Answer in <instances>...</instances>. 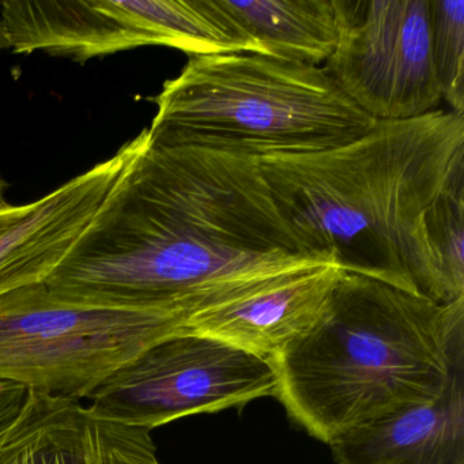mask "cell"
Returning <instances> with one entry per match:
<instances>
[{
	"mask_svg": "<svg viewBox=\"0 0 464 464\" xmlns=\"http://www.w3.org/2000/svg\"><path fill=\"white\" fill-rule=\"evenodd\" d=\"M334 265L304 248L259 159L145 138L85 232L45 279L100 305L192 314Z\"/></svg>",
	"mask_w": 464,
	"mask_h": 464,
	"instance_id": "obj_1",
	"label": "cell"
},
{
	"mask_svg": "<svg viewBox=\"0 0 464 464\" xmlns=\"http://www.w3.org/2000/svg\"><path fill=\"white\" fill-rule=\"evenodd\" d=\"M306 251L342 270L452 305L431 243L442 200L464 188V115L377 121L319 153L259 157Z\"/></svg>",
	"mask_w": 464,
	"mask_h": 464,
	"instance_id": "obj_2",
	"label": "cell"
},
{
	"mask_svg": "<svg viewBox=\"0 0 464 464\" xmlns=\"http://www.w3.org/2000/svg\"><path fill=\"white\" fill-rule=\"evenodd\" d=\"M273 362L276 398L330 444L444 392L464 369V300L439 305L342 270L319 323Z\"/></svg>",
	"mask_w": 464,
	"mask_h": 464,
	"instance_id": "obj_3",
	"label": "cell"
},
{
	"mask_svg": "<svg viewBox=\"0 0 464 464\" xmlns=\"http://www.w3.org/2000/svg\"><path fill=\"white\" fill-rule=\"evenodd\" d=\"M154 102V142L257 159L338 148L377 123L324 67L251 53L189 56Z\"/></svg>",
	"mask_w": 464,
	"mask_h": 464,
	"instance_id": "obj_4",
	"label": "cell"
},
{
	"mask_svg": "<svg viewBox=\"0 0 464 464\" xmlns=\"http://www.w3.org/2000/svg\"><path fill=\"white\" fill-rule=\"evenodd\" d=\"M189 314L66 300L44 282L0 295V380L80 401L151 344L186 333Z\"/></svg>",
	"mask_w": 464,
	"mask_h": 464,
	"instance_id": "obj_5",
	"label": "cell"
},
{
	"mask_svg": "<svg viewBox=\"0 0 464 464\" xmlns=\"http://www.w3.org/2000/svg\"><path fill=\"white\" fill-rule=\"evenodd\" d=\"M278 384L268 358L186 331L118 369L89 398V410L102 420L153 430L187 415L276 396Z\"/></svg>",
	"mask_w": 464,
	"mask_h": 464,
	"instance_id": "obj_6",
	"label": "cell"
},
{
	"mask_svg": "<svg viewBox=\"0 0 464 464\" xmlns=\"http://www.w3.org/2000/svg\"><path fill=\"white\" fill-rule=\"evenodd\" d=\"M323 67L373 121H409L439 110L430 0H354L341 42Z\"/></svg>",
	"mask_w": 464,
	"mask_h": 464,
	"instance_id": "obj_7",
	"label": "cell"
},
{
	"mask_svg": "<svg viewBox=\"0 0 464 464\" xmlns=\"http://www.w3.org/2000/svg\"><path fill=\"white\" fill-rule=\"evenodd\" d=\"M143 138L142 131L107 161L32 203L31 210L0 235V295L51 276L93 221Z\"/></svg>",
	"mask_w": 464,
	"mask_h": 464,
	"instance_id": "obj_8",
	"label": "cell"
},
{
	"mask_svg": "<svg viewBox=\"0 0 464 464\" xmlns=\"http://www.w3.org/2000/svg\"><path fill=\"white\" fill-rule=\"evenodd\" d=\"M0 464H161L151 430L102 420L80 401L28 392L0 431Z\"/></svg>",
	"mask_w": 464,
	"mask_h": 464,
	"instance_id": "obj_9",
	"label": "cell"
},
{
	"mask_svg": "<svg viewBox=\"0 0 464 464\" xmlns=\"http://www.w3.org/2000/svg\"><path fill=\"white\" fill-rule=\"evenodd\" d=\"M341 273L336 265L300 271L254 295L197 312L187 328L274 361L319 323Z\"/></svg>",
	"mask_w": 464,
	"mask_h": 464,
	"instance_id": "obj_10",
	"label": "cell"
},
{
	"mask_svg": "<svg viewBox=\"0 0 464 464\" xmlns=\"http://www.w3.org/2000/svg\"><path fill=\"white\" fill-rule=\"evenodd\" d=\"M330 445L339 464H464V369L436 399L357 426Z\"/></svg>",
	"mask_w": 464,
	"mask_h": 464,
	"instance_id": "obj_11",
	"label": "cell"
},
{
	"mask_svg": "<svg viewBox=\"0 0 464 464\" xmlns=\"http://www.w3.org/2000/svg\"><path fill=\"white\" fill-rule=\"evenodd\" d=\"M354 0H221L265 56L324 66L341 42Z\"/></svg>",
	"mask_w": 464,
	"mask_h": 464,
	"instance_id": "obj_12",
	"label": "cell"
},
{
	"mask_svg": "<svg viewBox=\"0 0 464 464\" xmlns=\"http://www.w3.org/2000/svg\"><path fill=\"white\" fill-rule=\"evenodd\" d=\"M431 53L442 100L464 115V0H430Z\"/></svg>",
	"mask_w": 464,
	"mask_h": 464,
	"instance_id": "obj_13",
	"label": "cell"
},
{
	"mask_svg": "<svg viewBox=\"0 0 464 464\" xmlns=\"http://www.w3.org/2000/svg\"><path fill=\"white\" fill-rule=\"evenodd\" d=\"M28 390L14 382L0 380V431L6 429L25 404Z\"/></svg>",
	"mask_w": 464,
	"mask_h": 464,
	"instance_id": "obj_14",
	"label": "cell"
},
{
	"mask_svg": "<svg viewBox=\"0 0 464 464\" xmlns=\"http://www.w3.org/2000/svg\"><path fill=\"white\" fill-rule=\"evenodd\" d=\"M31 206L32 203L24 206L7 205L6 208H0V235L17 224L31 210Z\"/></svg>",
	"mask_w": 464,
	"mask_h": 464,
	"instance_id": "obj_15",
	"label": "cell"
},
{
	"mask_svg": "<svg viewBox=\"0 0 464 464\" xmlns=\"http://www.w3.org/2000/svg\"><path fill=\"white\" fill-rule=\"evenodd\" d=\"M4 191H5V181L2 180V178H0V208H6L9 203L5 200L4 198Z\"/></svg>",
	"mask_w": 464,
	"mask_h": 464,
	"instance_id": "obj_16",
	"label": "cell"
}]
</instances>
